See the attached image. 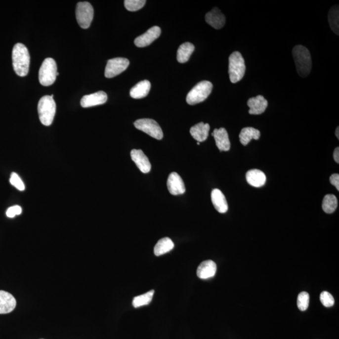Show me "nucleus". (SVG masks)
<instances>
[{
	"mask_svg": "<svg viewBox=\"0 0 339 339\" xmlns=\"http://www.w3.org/2000/svg\"><path fill=\"white\" fill-rule=\"evenodd\" d=\"M14 71L18 76L25 77L29 73L30 57L26 46L24 44H15L12 51Z\"/></svg>",
	"mask_w": 339,
	"mask_h": 339,
	"instance_id": "f257e3e1",
	"label": "nucleus"
},
{
	"mask_svg": "<svg viewBox=\"0 0 339 339\" xmlns=\"http://www.w3.org/2000/svg\"><path fill=\"white\" fill-rule=\"evenodd\" d=\"M292 53L299 76L306 78L312 70V57L309 50L303 45H297L293 48Z\"/></svg>",
	"mask_w": 339,
	"mask_h": 339,
	"instance_id": "f03ea898",
	"label": "nucleus"
},
{
	"mask_svg": "<svg viewBox=\"0 0 339 339\" xmlns=\"http://www.w3.org/2000/svg\"><path fill=\"white\" fill-rule=\"evenodd\" d=\"M56 112V104L50 96H45L40 99L38 104V113L42 124L50 126L52 124Z\"/></svg>",
	"mask_w": 339,
	"mask_h": 339,
	"instance_id": "7ed1b4c3",
	"label": "nucleus"
},
{
	"mask_svg": "<svg viewBox=\"0 0 339 339\" xmlns=\"http://www.w3.org/2000/svg\"><path fill=\"white\" fill-rule=\"evenodd\" d=\"M246 66L242 55L239 52H234L229 58V75L232 83L240 81L245 76Z\"/></svg>",
	"mask_w": 339,
	"mask_h": 339,
	"instance_id": "20e7f679",
	"label": "nucleus"
},
{
	"mask_svg": "<svg viewBox=\"0 0 339 339\" xmlns=\"http://www.w3.org/2000/svg\"><path fill=\"white\" fill-rule=\"evenodd\" d=\"M212 84L210 81H201L188 93L187 103L190 105H195L205 101L212 92Z\"/></svg>",
	"mask_w": 339,
	"mask_h": 339,
	"instance_id": "39448f33",
	"label": "nucleus"
},
{
	"mask_svg": "<svg viewBox=\"0 0 339 339\" xmlns=\"http://www.w3.org/2000/svg\"><path fill=\"white\" fill-rule=\"evenodd\" d=\"M57 67L55 60L47 58L44 60L39 70V79L43 86H49L56 80Z\"/></svg>",
	"mask_w": 339,
	"mask_h": 339,
	"instance_id": "423d86ee",
	"label": "nucleus"
},
{
	"mask_svg": "<svg viewBox=\"0 0 339 339\" xmlns=\"http://www.w3.org/2000/svg\"><path fill=\"white\" fill-rule=\"evenodd\" d=\"M76 19L78 24L84 29L90 27L94 17V9L89 2H80L77 4Z\"/></svg>",
	"mask_w": 339,
	"mask_h": 339,
	"instance_id": "0eeeda50",
	"label": "nucleus"
},
{
	"mask_svg": "<svg viewBox=\"0 0 339 339\" xmlns=\"http://www.w3.org/2000/svg\"><path fill=\"white\" fill-rule=\"evenodd\" d=\"M136 128L142 131L157 140L163 138V131L157 122L152 119H140L134 123Z\"/></svg>",
	"mask_w": 339,
	"mask_h": 339,
	"instance_id": "6e6552de",
	"label": "nucleus"
},
{
	"mask_svg": "<svg viewBox=\"0 0 339 339\" xmlns=\"http://www.w3.org/2000/svg\"><path fill=\"white\" fill-rule=\"evenodd\" d=\"M129 65V60L125 58L118 57L109 60L104 75L107 78H114L126 70Z\"/></svg>",
	"mask_w": 339,
	"mask_h": 339,
	"instance_id": "1a4fd4ad",
	"label": "nucleus"
},
{
	"mask_svg": "<svg viewBox=\"0 0 339 339\" xmlns=\"http://www.w3.org/2000/svg\"><path fill=\"white\" fill-rule=\"evenodd\" d=\"M161 35V29L157 26L151 28L145 34L137 37L134 40V44L138 47H145L150 45Z\"/></svg>",
	"mask_w": 339,
	"mask_h": 339,
	"instance_id": "9d476101",
	"label": "nucleus"
},
{
	"mask_svg": "<svg viewBox=\"0 0 339 339\" xmlns=\"http://www.w3.org/2000/svg\"><path fill=\"white\" fill-rule=\"evenodd\" d=\"M167 187L170 193L173 196L183 194L185 192L184 182L181 176L176 172L170 174L167 180Z\"/></svg>",
	"mask_w": 339,
	"mask_h": 339,
	"instance_id": "9b49d317",
	"label": "nucleus"
},
{
	"mask_svg": "<svg viewBox=\"0 0 339 339\" xmlns=\"http://www.w3.org/2000/svg\"><path fill=\"white\" fill-rule=\"evenodd\" d=\"M107 100H108V96L106 92L99 91L96 93L83 96L81 101V105L83 108H90V107L103 104L106 103Z\"/></svg>",
	"mask_w": 339,
	"mask_h": 339,
	"instance_id": "f8f14e48",
	"label": "nucleus"
},
{
	"mask_svg": "<svg viewBox=\"0 0 339 339\" xmlns=\"http://www.w3.org/2000/svg\"><path fill=\"white\" fill-rule=\"evenodd\" d=\"M17 301L10 293L0 290V314H6L15 309Z\"/></svg>",
	"mask_w": 339,
	"mask_h": 339,
	"instance_id": "ddd939ff",
	"label": "nucleus"
},
{
	"mask_svg": "<svg viewBox=\"0 0 339 339\" xmlns=\"http://www.w3.org/2000/svg\"><path fill=\"white\" fill-rule=\"evenodd\" d=\"M132 160L136 164L141 172L147 173L151 170V164L148 157L141 150H133L131 152Z\"/></svg>",
	"mask_w": 339,
	"mask_h": 339,
	"instance_id": "4468645a",
	"label": "nucleus"
},
{
	"mask_svg": "<svg viewBox=\"0 0 339 339\" xmlns=\"http://www.w3.org/2000/svg\"><path fill=\"white\" fill-rule=\"evenodd\" d=\"M205 18L206 22L215 29H222L226 24V17L216 7L207 13Z\"/></svg>",
	"mask_w": 339,
	"mask_h": 339,
	"instance_id": "2eb2a0df",
	"label": "nucleus"
},
{
	"mask_svg": "<svg viewBox=\"0 0 339 339\" xmlns=\"http://www.w3.org/2000/svg\"><path fill=\"white\" fill-rule=\"evenodd\" d=\"M212 135L214 138L215 143L220 152L222 151L227 152L230 150L231 143H230L228 133L226 129L224 127L215 129L213 130Z\"/></svg>",
	"mask_w": 339,
	"mask_h": 339,
	"instance_id": "dca6fc26",
	"label": "nucleus"
},
{
	"mask_svg": "<svg viewBox=\"0 0 339 339\" xmlns=\"http://www.w3.org/2000/svg\"><path fill=\"white\" fill-rule=\"evenodd\" d=\"M250 115H258L263 113L268 107V101L261 95L252 97L248 101Z\"/></svg>",
	"mask_w": 339,
	"mask_h": 339,
	"instance_id": "f3484780",
	"label": "nucleus"
},
{
	"mask_svg": "<svg viewBox=\"0 0 339 339\" xmlns=\"http://www.w3.org/2000/svg\"><path fill=\"white\" fill-rule=\"evenodd\" d=\"M217 266L212 260H206L200 264L197 269V275L201 279L206 280L213 277L216 273Z\"/></svg>",
	"mask_w": 339,
	"mask_h": 339,
	"instance_id": "a211bd4d",
	"label": "nucleus"
},
{
	"mask_svg": "<svg viewBox=\"0 0 339 339\" xmlns=\"http://www.w3.org/2000/svg\"><path fill=\"white\" fill-rule=\"evenodd\" d=\"M246 180L250 185L261 187L265 184L266 176L263 171L257 169L251 170L246 173Z\"/></svg>",
	"mask_w": 339,
	"mask_h": 339,
	"instance_id": "6ab92c4d",
	"label": "nucleus"
},
{
	"mask_svg": "<svg viewBox=\"0 0 339 339\" xmlns=\"http://www.w3.org/2000/svg\"><path fill=\"white\" fill-rule=\"evenodd\" d=\"M211 200L215 210L222 213H226L228 210V205L226 197L220 190L213 189L211 193Z\"/></svg>",
	"mask_w": 339,
	"mask_h": 339,
	"instance_id": "aec40b11",
	"label": "nucleus"
},
{
	"mask_svg": "<svg viewBox=\"0 0 339 339\" xmlns=\"http://www.w3.org/2000/svg\"><path fill=\"white\" fill-rule=\"evenodd\" d=\"M210 130V125L201 122L192 127L190 129V133L198 142H203L208 138Z\"/></svg>",
	"mask_w": 339,
	"mask_h": 339,
	"instance_id": "412c9836",
	"label": "nucleus"
},
{
	"mask_svg": "<svg viewBox=\"0 0 339 339\" xmlns=\"http://www.w3.org/2000/svg\"><path fill=\"white\" fill-rule=\"evenodd\" d=\"M151 88L150 81L144 80L137 84L130 90V96L132 98L141 99L147 96Z\"/></svg>",
	"mask_w": 339,
	"mask_h": 339,
	"instance_id": "4be33fe9",
	"label": "nucleus"
},
{
	"mask_svg": "<svg viewBox=\"0 0 339 339\" xmlns=\"http://www.w3.org/2000/svg\"><path fill=\"white\" fill-rule=\"evenodd\" d=\"M261 133L259 130L254 127H247L241 130L240 134V140L241 144L246 146L252 140H259Z\"/></svg>",
	"mask_w": 339,
	"mask_h": 339,
	"instance_id": "5701e85b",
	"label": "nucleus"
},
{
	"mask_svg": "<svg viewBox=\"0 0 339 339\" xmlns=\"http://www.w3.org/2000/svg\"><path fill=\"white\" fill-rule=\"evenodd\" d=\"M195 47L193 44L185 42L182 44L177 51V60L180 63H185L189 60L190 56L194 52Z\"/></svg>",
	"mask_w": 339,
	"mask_h": 339,
	"instance_id": "b1692460",
	"label": "nucleus"
},
{
	"mask_svg": "<svg viewBox=\"0 0 339 339\" xmlns=\"http://www.w3.org/2000/svg\"><path fill=\"white\" fill-rule=\"evenodd\" d=\"M174 248V243L169 238L161 239L156 244L154 248V254L157 256H161L162 254L170 252Z\"/></svg>",
	"mask_w": 339,
	"mask_h": 339,
	"instance_id": "393cba45",
	"label": "nucleus"
},
{
	"mask_svg": "<svg viewBox=\"0 0 339 339\" xmlns=\"http://www.w3.org/2000/svg\"><path fill=\"white\" fill-rule=\"evenodd\" d=\"M338 199L334 195H327L323 200L322 209L325 212L327 213H333L338 208Z\"/></svg>",
	"mask_w": 339,
	"mask_h": 339,
	"instance_id": "a878e982",
	"label": "nucleus"
},
{
	"mask_svg": "<svg viewBox=\"0 0 339 339\" xmlns=\"http://www.w3.org/2000/svg\"><path fill=\"white\" fill-rule=\"evenodd\" d=\"M339 6L332 7L329 12V22L331 29L336 34L339 36Z\"/></svg>",
	"mask_w": 339,
	"mask_h": 339,
	"instance_id": "bb28decb",
	"label": "nucleus"
},
{
	"mask_svg": "<svg viewBox=\"0 0 339 339\" xmlns=\"http://www.w3.org/2000/svg\"><path fill=\"white\" fill-rule=\"evenodd\" d=\"M154 293V290H152L145 294L134 297L133 299V303H132L134 307L138 308L140 306L148 305L152 300Z\"/></svg>",
	"mask_w": 339,
	"mask_h": 339,
	"instance_id": "cd10ccee",
	"label": "nucleus"
},
{
	"mask_svg": "<svg viewBox=\"0 0 339 339\" xmlns=\"http://www.w3.org/2000/svg\"><path fill=\"white\" fill-rule=\"evenodd\" d=\"M145 0H125L124 4L127 10L136 11L142 8L146 3Z\"/></svg>",
	"mask_w": 339,
	"mask_h": 339,
	"instance_id": "c85d7f7f",
	"label": "nucleus"
},
{
	"mask_svg": "<svg viewBox=\"0 0 339 339\" xmlns=\"http://www.w3.org/2000/svg\"><path fill=\"white\" fill-rule=\"evenodd\" d=\"M310 296L307 292H301L297 298V306L299 310L305 311L309 305Z\"/></svg>",
	"mask_w": 339,
	"mask_h": 339,
	"instance_id": "c756f323",
	"label": "nucleus"
},
{
	"mask_svg": "<svg viewBox=\"0 0 339 339\" xmlns=\"http://www.w3.org/2000/svg\"><path fill=\"white\" fill-rule=\"evenodd\" d=\"M320 299L323 305L326 306V307H331L335 303L333 296L328 292L325 291L322 292V294H320Z\"/></svg>",
	"mask_w": 339,
	"mask_h": 339,
	"instance_id": "7c9ffc66",
	"label": "nucleus"
},
{
	"mask_svg": "<svg viewBox=\"0 0 339 339\" xmlns=\"http://www.w3.org/2000/svg\"><path fill=\"white\" fill-rule=\"evenodd\" d=\"M10 182L11 185L17 188L18 190H20V191H23V190H25L24 183L22 182L20 176L18 175V174L15 172L11 173Z\"/></svg>",
	"mask_w": 339,
	"mask_h": 339,
	"instance_id": "2f4dec72",
	"label": "nucleus"
},
{
	"mask_svg": "<svg viewBox=\"0 0 339 339\" xmlns=\"http://www.w3.org/2000/svg\"><path fill=\"white\" fill-rule=\"evenodd\" d=\"M22 212V208L19 206H15L8 208L6 211L7 217L13 218L17 215L21 214Z\"/></svg>",
	"mask_w": 339,
	"mask_h": 339,
	"instance_id": "473e14b6",
	"label": "nucleus"
},
{
	"mask_svg": "<svg viewBox=\"0 0 339 339\" xmlns=\"http://www.w3.org/2000/svg\"><path fill=\"white\" fill-rule=\"evenodd\" d=\"M330 182L331 184L335 186L337 190H339V175L338 173H334L330 177Z\"/></svg>",
	"mask_w": 339,
	"mask_h": 339,
	"instance_id": "72a5a7b5",
	"label": "nucleus"
},
{
	"mask_svg": "<svg viewBox=\"0 0 339 339\" xmlns=\"http://www.w3.org/2000/svg\"><path fill=\"white\" fill-rule=\"evenodd\" d=\"M339 147H337L334 150V160H335V161L337 162V163L339 164Z\"/></svg>",
	"mask_w": 339,
	"mask_h": 339,
	"instance_id": "f704fd0d",
	"label": "nucleus"
},
{
	"mask_svg": "<svg viewBox=\"0 0 339 339\" xmlns=\"http://www.w3.org/2000/svg\"><path fill=\"white\" fill-rule=\"evenodd\" d=\"M339 127H337L336 131V135L337 136V138H338V139L339 138Z\"/></svg>",
	"mask_w": 339,
	"mask_h": 339,
	"instance_id": "c9c22d12",
	"label": "nucleus"
},
{
	"mask_svg": "<svg viewBox=\"0 0 339 339\" xmlns=\"http://www.w3.org/2000/svg\"><path fill=\"white\" fill-rule=\"evenodd\" d=\"M197 145H200V143H199V142L197 143Z\"/></svg>",
	"mask_w": 339,
	"mask_h": 339,
	"instance_id": "e433bc0d",
	"label": "nucleus"
}]
</instances>
